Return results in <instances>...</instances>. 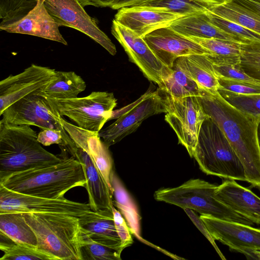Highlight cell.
I'll return each mask as SVG.
<instances>
[{
    "mask_svg": "<svg viewBox=\"0 0 260 260\" xmlns=\"http://www.w3.org/2000/svg\"><path fill=\"white\" fill-rule=\"evenodd\" d=\"M1 116L10 124L34 125L42 129L60 130L67 134L60 122V115L46 98L31 94L7 107Z\"/></svg>",
    "mask_w": 260,
    "mask_h": 260,
    "instance_id": "obj_12",
    "label": "cell"
},
{
    "mask_svg": "<svg viewBox=\"0 0 260 260\" xmlns=\"http://www.w3.org/2000/svg\"><path fill=\"white\" fill-rule=\"evenodd\" d=\"M210 12L260 35V15L230 0H222Z\"/></svg>",
    "mask_w": 260,
    "mask_h": 260,
    "instance_id": "obj_28",
    "label": "cell"
},
{
    "mask_svg": "<svg viewBox=\"0 0 260 260\" xmlns=\"http://www.w3.org/2000/svg\"><path fill=\"white\" fill-rule=\"evenodd\" d=\"M219 93L228 102L242 112L260 119V94H240L221 87Z\"/></svg>",
    "mask_w": 260,
    "mask_h": 260,
    "instance_id": "obj_33",
    "label": "cell"
},
{
    "mask_svg": "<svg viewBox=\"0 0 260 260\" xmlns=\"http://www.w3.org/2000/svg\"><path fill=\"white\" fill-rule=\"evenodd\" d=\"M37 0H0V18L8 20L16 18L33 7Z\"/></svg>",
    "mask_w": 260,
    "mask_h": 260,
    "instance_id": "obj_37",
    "label": "cell"
},
{
    "mask_svg": "<svg viewBox=\"0 0 260 260\" xmlns=\"http://www.w3.org/2000/svg\"><path fill=\"white\" fill-rule=\"evenodd\" d=\"M0 232L17 243L37 249L36 236L25 221L24 213H0Z\"/></svg>",
    "mask_w": 260,
    "mask_h": 260,
    "instance_id": "obj_26",
    "label": "cell"
},
{
    "mask_svg": "<svg viewBox=\"0 0 260 260\" xmlns=\"http://www.w3.org/2000/svg\"><path fill=\"white\" fill-rule=\"evenodd\" d=\"M206 114L217 124L245 170L247 182L260 190V150L257 127L260 119L238 110L218 92L203 91L198 97Z\"/></svg>",
    "mask_w": 260,
    "mask_h": 260,
    "instance_id": "obj_1",
    "label": "cell"
},
{
    "mask_svg": "<svg viewBox=\"0 0 260 260\" xmlns=\"http://www.w3.org/2000/svg\"><path fill=\"white\" fill-rule=\"evenodd\" d=\"M82 164L76 158L63 157L59 162L14 173L0 185L18 193L53 199H63L71 189L85 187Z\"/></svg>",
    "mask_w": 260,
    "mask_h": 260,
    "instance_id": "obj_2",
    "label": "cell"
},
{
    "mask_svg": "<svg viewBox=\"0 0 260 260\" xmlns=\"http://www.w3.org/2000/svg\"><path fill=\"white\" fill-rule=\"evenodd\" d=\"M75 158L82 165L86 179L85 187L91 210L112 209V192L90 156L83 149L77 147Z\"/></svg>",
    "mask_w": 260,
    "mask_h": 260,
    "instance_id": "obj_21",
    "label": "cell"
},
{
    "mask_svg": "<svg viewBox=\"0 0 260 260\" xmlns=\"http://www.w3.org/2000/svg\"><path fill=\"white\" fill-rule=\"evenodd\" d=\"M83 7L92 6L95 7H110L114 6L119 0H79Z\"/></svg>",
    "mask_w": 260,
    "mask_h": 260,
    "instance_id": "obj_43",
    "label": "cell"
},
{
    "mask_svg": "<svg viewBox=\"0 0 260 260\" xmlns=\"http://www.w3.org/2000/svg\"><path fill=\"white\" fill-rule=\"evenodd\" d=\"M111 184L113 189V205L115 206L123 215L128 226L132 229H137L140 226L141 217L137 207L131 196L124 187L122 182L113 172L111 178Z\"/></svg>",
    "mask_w": 260,
    "mask_h": 260,
    "instance_id": "obj_30",
    "label": "cell"
},
{
    "mask_svg": "<svg viewBox=\"0 0 260 260\" xmlns=\"http://www.w3.org/2000/svg\"><path fill=\"white\" fill-rule=\"evenodd\" d=\"M90 211L88 203L76 202L66 198L53 199L24 194L0 185V213H50L79 218Z\"/></svg>",
    "mask_w": 260,
    "mask_h": 260,
    "instance_id": "obj_10",
    "label": "cell"
},
{
    "mask_svg": "<svg viewBox=\"0 0 260 260\" xmlns=\"http://www.w3.org/2000/svg\"><path fill=\"white\" fill-rule=\"evenodd\" d=\"M158 86L159 89L164 94L175 98L199 97L202 95L204 91L175 62L171 72Z\"/></svg>",
    "mask_w": 260,
    "mask_h": 260,
    "instance_id": "obj_27",
    "label": "cell"
},
{
    "mask_svg": "<svg viewBox=\"0 0 260 260\" xmlns=\"http://www.w3.org/2000/svg\"><path fill=\"white\" fill-rule=\"evenodd\" d=\"M207 13L182 16L174 21L170 26L186 37L214 38L239 44L244 43L241 39L214 25Z\"/></svg>",
    "mask_w": 260,
    "mask_h": 260,
    "instance_id": "obj_22",
    "label": "cell"
},
{
    "mask_svg": "<svg viewBox=\"0 0 260 260\" xmlns=\"http://www.w3.org/2000/svg\"><path fill=\"white\" fill-rule=\"evenodd\" d=\"M260 15V0H230Z\"/></svg>",
    "mask_w": 260,
    "mask_h": 260,
    "instance_id": "obj_42",
    "label": "cell"
},
{
    "mask_svg": "<svg viewBox=\"0 0 260 260\" xmlns=\"http://www.w3.org/2000/svg\"><path fill=\"white\" fill-rule=\"evenodd\" d=\"M87 152L91 157L113 194L111 178L113 172V161L109 147L102 141L99 132L89 131Z\"/></svg>",
    "mask_w": 260,
    "mask_h": 260,
    "instance_id": "obj_29",
    "label": "cell"
},
{
    "mask_svg": "<svg viewBox=\"0 0 260 260\" xmlns=\"http://www.w3.org/2000/svg\"><path fill=\"white\" fill-rule=\"evenodd\" d=\"M164 95L167 111L165 120L175 132L178 143L193 157L202 125L209 116L198 96L175 98L164 93Z\"/></svg>",
    "mask_w": 260,
    "mask_h": 260,
    "instance_id": "obj_9",
    "label": "cell"
},
{
    "mask_svg": "<svg viewBox=\"0 0 260 260\" xmlns=\"http://www.w3.org/2000/svg\"><path fill=\"white\" fill-rule=\"evenodd\" d=\"M155 1L157 0H119L111 8L113 10H118L123 7L143 5Z\"/></svg>",
    "mask_w": 260,
    "mask_h": 260,
    "instance_id": "obj_44",
    "label": "cell"
},
{
    "mask_svg": "<svg viewBox=\"0 0 260 260\" xmlns=\"http://www.w3.org/2000/svg\"><path fill=\"white\" fill-rule=\"evenodd\" d=\"M208 50L207 55L213 64L238 66L240 62V44L214 38L187 37Z\"/></svg>",
    "mask_w": 260,
    "mask_h": 260,
    "instance_id": "obj_25",
    "label": "cell"
},
{
    "mask_svg": "<svg viewBox=\"0 0 260 260\" xmlns=\"http://www.w3.org/2000/svg\"><path fill=\"white\" fill-rule=\"evenodd\" d=\"M86 87L85 82L75 72L55 71L47 86L37 94L56 99H74Z\"/></svg>",
    "mask_w": 260,
    "mask_h": 260,
    "instance_id": "obj_24",
    "label": "cell"
},
{
    "mask_svg": "<svg viewBox=\"0 0 260 260\" xmlns=\"http://www.w3.org/2000/svg\"><path fill=\"white\" fill-rule=\"evenodd\" d=\"M78 219L81 231L92 241L121 253L123 249L115 228L112 209L91 210Z\"/></svg>",
    "mask_w": 260,
    "mask_h": 260,
    "instance_id": "obj_20",
    "label": "cell"
},
{
    "mask_svg": "<svg viewBox=\"0 0 260 260\" xmlns=\"http://www.w3.org/2000/svg\"><path fill=\"white\" fill-rule=\"evenodd\" d=\"M80 252L82 260H121L117 250L92 241L81 231Z\"/></svg>",
    "mask_w": 260,
    "mask_h": 260,
    "instance_id": "obj_32",
    "label": "cell"
},
{
    "mask_svg": "<svg viewBox=\"0 0 260 260\" xmlns=\"http://www.w3.org/2000/svg\"><path fill=\"white\" fill-rule=\"evenodd\" d=\"M218 76L251 83H260L244 72L238 66L213 64Z\"/></svg>",
    "mask_w": 260,
    "mask_h": 260,
    "instance_id": "obj_39",
    "label": "cell"
},
{
    "mask_svg": "<svg viewBox=\"0 0 260 260\" xmlns=\"http://www.w3.org/2000/svg\"><path fill=\"white\" fill-rule=\"evenodd\" d=\"M220 87L240 94H260V83L231 79L218 76Z\"/></svg>",
    "mask_w": 260,
    "mask_h": 260,
    "instance_id": "obj_38",
    "label": "cell"
},
{
    "mask_svg": "<svg viewBox=\"0 0 260 260\" xmlns=\"http://www.w3.org/2000/svg\"><path fill=\"white\" fill-rule=\"evenodd\" d=\"M184 210L193 222L194 225L202 232V233L206 237L209 242L213 245L215 250L222 259H226L223 254L221 253L219 249L216 245L215 240L213 238L209 232L206 226L201 219L200 216H198L192 210L189 208H184Z\"/></svg>",
    "mask_w": 260,
    "mask_h": 260,
    "instance_id": "obj_41",
    "label": "cell"
},
{
    "mask_svg": "<svg viewBox=\"0 0 260 260\" xmlns=\"http://www.w3.org/2000/svg\"><path fill=\"white\" fill-rule=\"evenodd\" d=\"M0 248L4 252L1 260H53L51 256L36 248L15 242Z\"/></svg>",
    "mask_w": 260,
    "mask_h": 260,
    "instance_id": "obj_35",
    "label": "cell"
},
{
    "mask_svg": "<svg viewBox=\"0 0 260 260\" xmlns=\"http://www.w3.org/2000/svg\"><path fill=\"white\" fill-rule=\"evenodd\" d=\"M60 26L48 12L43 0H37L36 5L23 15L0 23L1 30L34 36L67 45L59 30Z\"/></svg>",
    "mask_w": 260,
    "mask_h": 260,
    "instance_id": "obj_16",
    "label": "cell"
},
{
    "mask_svg": "<svg viewBox=\"0 0 260 260\" xmlns=\"http://www.w3.org/2000/svg\"><path fill=\"white\" fill-rule=\"evenodd\" d=\"M182 16L166 8L139 5L118 9L114 20L143 38L156 29L170 26L174 21Z\"/></svg>",
    "mask_w": 260,
    "mask_h": 260,
    "instance_id": "obj_17",
    "label": "cell"
},
{
    "mask_svg": "<svg viewBox=\"0 0 260 260\" xmlns=\"http://www.w3.org/2000/svg\"><path fill=\"white\" fill-rule=\"evenodd\" d=\"M217 186L200 179H191L181 185L162 188L155 191L154 198L178 206L189 208L203 215L249 225L253 223L235 212L215 196Z\"/></svg>",
    "mask_w": 260,
    "mask_h": 260,
    "instance_id": "obj_6",
    "label": "cell"
},
{
    "mask_svg": "<svg viewBox=\"0 0 260 260\" xmlns=\"http://www.w3.org/2000/svg\"><path fill=\"white\" fill-rule=\"evenodd\" d=\"M193 157L207 175L247 181L241 161L221 129L210 117L202 125Z\"/></svg>",
    "mask_w": 260,
    "mask_h": 260,
    "instance_id": "obj_5",
    "label": "cell"
},
{
    "mask_svg": "<svg viewBox=\"0 0 260 260\" xmlns=\"http://www.w3.org/2000/svg\"><path fill=\"white\" fill-rule=\"evenodd\" d=\"M34 232L37 249L53 260H82L78 217L57 213H24Z\"/></svg>",
    "mask_w": 260,
    "mask_h": 260,
    "instance_id": "obj_4",
    "label": "cell"
},
{
    "mask_svg": "<svg viewBox=\"0 0 260 260\" xmlns=\"http://www.w3.org/2000/svg\"><path fill=\"white\" fill-rule=\"evenodd\" d=\"M222 0H157L143 5L164 7L183 16L206 13Z\"/></svg>",
    "mask_w": 260,
    "mask_h": 260,
    "instance_id": "obj_31",
    "label": "cell"
},
{
    "mask_svg": "<svg viewBox=\"0 0 260 260\" xmlns=\"http://www.w3.org/2000/svg\"><path fill=\"white\" fill-rule=\"evenodd\" d=\"M114 220L117 234L121 240L123 249L131 246L133 243L131 230L122 217L121 213L116 209L114 206L112 207Z\"/></svg>",
    "mask_w": 260,
    "mask_h": 260,
    "instance_id": "obj_40",
    "label": "cell"
},
{
    "mask_svg": "<svg viewBox=\"0 0 260 260\" xmlns=\"http://www.w3.org/2000/svg\"><path fill=\"white\" fill-rule=\"evenodd\" d=\"M162 113H167L164 93L158 88L154 91L149 90L132 104L113 110L110 120L117 119L102 129L99 135L109 147L135 132L147 118Z\"/></svg>",
    "mask_w": 260,
    "mask_h": 260,
    "instance_id": "obj_8",
    "label": "cell"
},
{
    "mask_svg": "<svg viewBox=\"0 0 260 260\" xmlns=\"http://www.w3.org/2000/svg\"><path fill=\"white\" fill-rule=\"evenodd\" d=\"M111 33L123 48L129 60L135 63L150 81L159 85L171 72L156 57L143 38L114 19Z\"/></svg>",
    "mask_w": 260,
    "mask_h": 260,
    "instance_id": "obj_13",
    "label": "cell"
},
{
    "mask_svg": "<svg viewBox=\"0 0 260 260\" xmlns=\"http://www.w3.org/2000/svg\"><path fill=\"white\" fill-rule=\"evenodd\" d=\"M216 198L235 212L260 224V198L235 180L227 179L217 186Z\"/></svg>",
    "mask_w": 260,
    "mask_h": 260,
    "instance_id": "obj_19",
    "label": "cell"
},
{
    "mask_svg": "<svg viewBox=\"0 0 260 260\" xmlns=\"http://www.w3.org/2000/svg\"><path fill=\"white\" fill-rule=\"evenodd\" d=\"M174 62L203 89L211 93L218 92L220 86L218 75L207 55L183 56Z\"/></svg>",
    "mask_w": 260,
    "mask_h": 260,
    "instance_id": "obj_23",
    "label": "cell"
},
{
    "mask_svg": "<svg viewBox=\"0 0 260 260\" xmlns=\"http://www.w3.org/2000/svg\"><path fill=\"white\" fill-rule=\"evenodd\" d=\"M28 125L0 121V181L19 172L57 164L62 160L45 150Z\"/></svg>",
    "mask_w": 260,
    "mask_h": 260,
    "instance_id": "obj_3",
    "label": "cell"
},
{
    "mask_svg": "<svg viewBox=\"0 0 260 260\" xmlns=\"http://www.w3.org/2000/svg\"><path fill=\"white\" fill-rule=\"evenodd\" d=\"M46 99L60 116L69 117L79 127L96 132L110 120L117 106L113 93L107 91H92L86 96L70 99Z\"/></svg>",
    "mask_w": 260,
    "mask_h": 260,
    "instance_id": "obj_7",
    "label": "cell"
},
{
    "mask_svg": "<svg viewBox=\"0 0 260 260\" xmlns=\"http://www.w3.org/2000/svg\"><path fill=\"white\" fill-rule=\"evenodd\" d=\"M257 140H258V143L259 146V148L260 150V122L258 123V127H257Z\"/></svg>",
    "mask_w": 260,
    "mask_h": 260,
    "instance_id": "obj_45",
    "label": "cell"
},
{
    "mask_svg": "<svg viewBox=\"0 0 260 260\" xmlns=\"http://www.w3.org/2000/svg\"><path fill=\"white\" fill-rule=\"evenodd\" d=\"M143 39L156 57L170 69L180 57L192 54H211L201 45L180 35L170 26L156 29L146 35Z\"/></svg>",
    "mask_w": 260,
    "mask_h": 260,
    "instance_id": "obj_15",
    "label": "cell"
},
{
    "mask_svg": "<svg viewBox=\"0 0 260 260\" xmlns=\"http://www.w3.org/2000/svg\"><path fill=\"white\" fill-rule=\"evenodd\" d=\"M240 48L239 67L260 82V41L241 44Z\"/></svg>",
    "mask_w": 260,
    "mask_h": 260,
    "instance_id": "obj_34",
    "label": "cell"
},
{
    "mask_svg": "<svg viewBox=\"0 0 260 260\" xmlns=\"http://www.w3.org/2000/svg\"><path fill=\"white\" fill-rule=\"evenodd\" d=\"M214 240L238 252L241 249L260 251V229L211 216H200Z\"/></svg>",
    "mask_w": 260,
    "mask_h": 260,
    "instance_id": "obj_18",
    "label": "cell"
},
{
    "mask_svg": "<svg viewBox=\"0 0 260 260\" xmlns=\"http://www.w3.org/2000/svg\"><path fill=\"white\" fill-rule=\"evenodd\" d=\"M210 21L221 30L241 39L244 43L250 41H260V35L229 20L207 13Z\"/></svg>",
    "mask_w": 260,
    "mask_h": 260,
    "instance_id": "obj_36",
    "label": "cell"
},
{
    "mask_svg": "<svg viewBox=\"0 0 260 260\" xmlns=\"http://www.w3.org/2000/svg\"><path fill=\"white\" fill-rule=\"evenodd\" d=\"M49 14L60 26L77 29L115 55V45L99 27L95 19L85 11L79 0H43Z\"/></svg>",
    "mask_w": 260,
    "mask_h": 260,
    "instance_id": "obj_11",
    "label": "cell"
},
{
    "mask_svg": "<svg viewBox=\"0 0 260 260\" xmlns=\"http://www.w3.org/2000/svg\"><path fill=\"white\" fill-rule=\"evenodd\" d=\"M49 67L31 64L22 72L0 82V115L11 105L31 94H37L49 84L55 72Z\"/></svg>",
    "mask_w": 260,
    "mask_h": 260,
    "instance_id": "obj_14",
    "label": "cell"
}]
</instances>
